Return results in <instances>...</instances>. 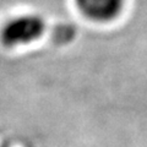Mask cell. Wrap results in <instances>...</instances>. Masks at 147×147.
I'll return each mask as SVG.
<instances>
[{"instance_id": "obj_1", "label": "cell", "mask_w": 147, "mask_h": 147, "mask_svg": "<svg viewBox=\"0 0 147 147\" xmlns=\"http://www.w3.org/2000/svg\"><path fill=\"white\" fill-rule=\"evenodd\" d=\"M45 32V22L38 15H21L11 18L0 32L1 43L7 48L22 47L38 40Z\"/></svg>"}, {"instance_id": "obj_2", "label": "cell", "mask_w": 147, "mask_h": 147, "mask_svg": "<svg viewBox=\"0 0 147 147\" xmlns=\"http://www.w3.org/2000/svg\"><path fill=\"white\" fill-rule=\"evenodd\" d=\"M81 13L96 22L114 21L125 6V0H75Z\"/></svg>"}]
</instances>
